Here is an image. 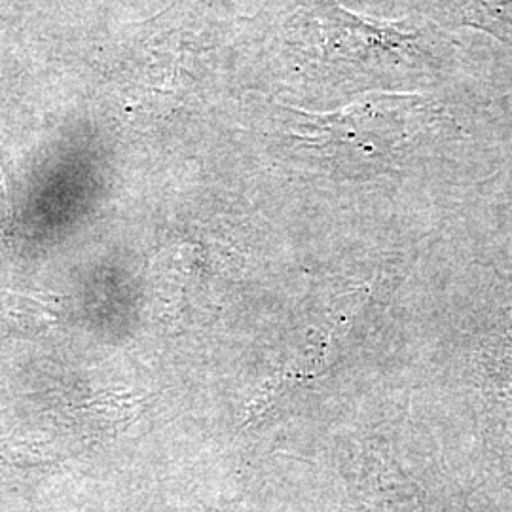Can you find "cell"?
<instances>
[{
  "mask_svg": "<svg viewBox=\"0 0 512 512\" xmlns=\"http://www.w3.org/2000/svg\"><path fill=\"white\" fill-rule=\"evenodd\" d=\"M313 14L327 29V44L334 54L368 55L374 50H399L404 46L403 42L414 40V35L399 31L397 25L357 18L330 0H319Z\"/></svg>",
  "mask_w": 512,
  "mask_h": 512,
  "instance_id": "1",
  "label": "cell"
},
{
  "mask_svg": "<svg viewBox=\"0 0 512 512\" xmlns=\"http://www.w3.org/2000/svg\"><path fill=\"white\" fill-rule=\"evenodd\" d=\"M465 18L471 25L512 42V0H465Z\"/></svg>",
  "mask_w": 512,
  "mask_h": 512,
  "instance_id": "2",
  "label": "cell"
}]
</instances>
